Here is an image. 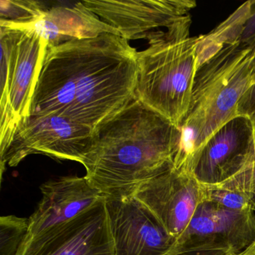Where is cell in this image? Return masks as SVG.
Segmentation results:
<instances>
[{
	"mask_svg": "<svg viewBox=\"0 0 255 255\" xmlns=\"http://www.w3.org/2000/svg\"><path fill=\"white\" fill-rule=\"evenodd\" d=\"M134 197L177 241L203 201L204 186L191 173L171 167L143 183Z\"/></svg>",
	"mask_w": 255,
	"mask_h": 255,
	"instance_id": "obj_6",
	"label": "cell"
},
{
	"mask_svg": "<svg viewBox=\"0 0 255 255\" xmlns=\"http://www.w3.org/2000/svg\"><path fill=\"white\" fill-rule=\"evenodd\" d=\"M47 48V41L36 32L23 30L10 76L8 103L1 110L0 151L8 145L19 122L30 115L34 92Z\"/></svg>",
	"mask_w": 255,
	"mask_h": 255,
	"instance_id": "obj_12",
	"label": "cell"
},
{
	"mask_svg": "<svg viewBox=\"0 0 255 255\" xmlns=\"http://www.w3.org/2000/svg\"><path fill=\"white\" fill-rule=\"evenodd\" d=\"M255 162V132H254V147H253V153H252V162L251 164ZM250 164V165H251Z\"/></svg>",
	"mask_w": 255,
	"mask_h": 255,
	"instance_id": "obj_22",
	"label": "cell"
},
{
	"mask_svg": "<svg viewBox=\"0 0 255 255\" xmlns=\"http://www.w3.org/2000/svg\"><path fill=\"white\" fill-rule=\"evenodd\" d=\"M82 2L127 41L145 38L158 28L168 29L190 15L196 7V2L191 0H84Z\"/></svg>",
	"mask_w": 255,
	"mask_h": 255,
	"instance_id": "obj_9",
	"label": "cell"
},
{
	"mask_svg": "<svg viewBox=\"0 0 255 255\" xmlns=\"http://www.w3.org/2000/svg\"><path fill=\"white\" fill-rule=\"evenodd\" d=\"M180 128L134 98L93 131L80 163L106 198L134 196L147 180L173 167L181 151Z\"/></svg>",
	"mask_w": 255,
	"mask_h": 255,
	"instance_id": "obj_2",
	"label": "cell"
},
{
	"mask_svg": "<svg viewBox=\"0 0 255 255\" xmlns=\"http://www.w3.org/2000/svg\"><path fill=\"white\" fill-rule=\"evenodd\" d=\"M106 208L115 255H165L174 247L176 240L135 197L106 198Z\"/></svg>",
	"mask_w": 255,
	"mask_h": 255,
	"instance_id": "obj_8",
	"label": "cell"
},
{
	"mask_svg": "<svg viewBox=\"0 0 255 255\" xmlns=\"http://www.w3.org/2000/svg\"><path fill=\"white\" fill-rule=\"evenodd\" d=\"M236 255H255V242L252 243L250 246H249L247 249Z\"/></svg>",
	"mask_w": 255,
	"mask_h": 255,
	"instance_id": "obj_21",
	"label": "cell"
},
{
	"mask_svg": "<svg viewBox=\"0 0 255 255\" xmlns=\"http://www.w3.org/2000/svg\"><path fill=\"white\" fill-rule=\"evenodd\" d=\"M207 239L225 243L231 255H238L255 242V211L231 210L203 201L175 244Z\"/></svg>",
	"mask_w": 255,
	"mask_h": 255,
	"instance_id": "obj_13",
	"label": "cell"
},
{
	"mask_svg": "<svg viewBox=\"0 0 255 255\" xmlns=\"http://www.w3.org/2000/svg\"><path fill=\"white\" fill-rule=\"evenodd\" d=\"M217 187L249 192L255 195V162L219 184Z\"/></svg>",
	"mask_w": 255,
	"mask_h": 255,
	"instance_id": "obj_19",
	"label": "cell"
},
{
	"mask_svg": "<svg viewBox=\"0 0 255 255\" xmlns=\"http://www.w3.org/2000/svg\"><path fill=\"white\" fill-rule=\"evenodd\" d=\"M203 201H210L231 210L255 211V195L254 194L224 189L213 185L203 184Z\"/></svg>",
	"mask_w": 255,
	"mask_h": 255,
	"instance_id": "obj_17",
	"label": "cell"
},
{
	"mask_svg": "<svg viewBox=\"0 0 255 255\" xmlns=\"http://www.w3.org/2000/svg\"><path fill=\"white\" fill-rule=\"evenodd\" d=\"M18 29L34 31L47 41L48 47L72 40L95 38L104 33L119 35L114 28L102 21L82 2L71 6L48 8L38 20Z\"/></svg>",
	"mask_w": 255,
	"mask_h": 255,
	"instance_id": "obj_14",
	"label": "cell"
},
{
	"mask_svg": "<svg viewBox=\"0 0 255 255\" xmlns=\"http://www.w3.org/2000/svg\"><path fill=\"white\" fill-rule=\"evenodd\" d=\"M187 16L163 31L147 34L148 47L137 53L135 98L177 128L187 117L198 70L200 37H191Z\"/></svg>",
	"mask_w": 255,
	"mask_h": 255,
	"instance_id": "obj_4",
	"label": "cell"
},
{
	"mask_svg": "<svg viewBox=\"0 0 255 255\" xmlns=\"http://www.w3.org/2000/svg\"><path fill=\"white\" fill-rule=\"evenodd\" d=\"M239 42L255 48V0H253L252 11L240 34Z\"/></svg>",
	"mask_w": 255,
	"mask_h": 255,
	"instance_id": "obj_20",
	"label": "cell"
},
{
	"mask_svg": "<svg viewBox=\"0 0 255 255\" xmlns=\"http://www.w3.org/2000/svg\"><path fill=\"white\" fill-rule=\"evenodd\" d=\"M252 122H253L254 125H255V115L252 118Z\"/></svg>",
	"mask_w": 255,
	"mask_h": 255,
	"instance_id": "obj_23",
	"label": "cell"
},
{
	"mask_svg": "<svg viewBox=\"0 0 255 255\" xmlns=\"http://www.w3.org/2000/svg\"><path fill=\"white\" fill-rule=\"evenodd\" d=\"M255 125L239 116L221 128L198 155L192 174L203 184L216 185L231 178L252 162Z\"/></svg>",
	"mask_w": 255,
	"mask_h": 255,
	"instance_id": "obj_10",
	"label": "cell"
},
{
	"mask_svg": "<svg viewBox=\"0 0 255 255\" xmlns=\"http://www.w3.org/2000/svg\"><path fill=\"white\" fill-rule=\"evenodd\" d=\"M17 255H115L106 198L74 220L22 245Z\"/></svg>",
	"mask_w": 255,
	"mask_h": 255,
	"instance_id": "obj_7",
	"label": "cell"
},
{
	"mask_svg": "<svg viewBox=\"0 0 255 255\" xmlns=\"http://www.w3.org/2000/svg\"><path fill=\"white\" fill-rule=\"evenodd\" d=\"M165 255H231L228 246L213 239L192 240L174 247Z\"/></svg>",
	"mask_w": 255,
	"mask_h": 255,
	"instance_id": "obj_18",
	"label": "cell"
},
{
	"mask_svg": "<svg viewBox=\"0 0 255 255\" xmlns=\"http://www.w3.org/2000/svg\"><path fill=\"white\" fill-rule=\"evenodd\" d=\"M93 130L65 116L30 114L22 119L8 145L0 151L1 174L32 154L81 162L90 147Z\"/></svg>",
	"mask_w": 255,
	"mask_h": 255,
	"instance_id": "obj_5",
	"label": "cell"
},
{
	"mask_svg": "<svg viewBox=\"0 0 255 255\" xmlns=\"http://www.w3.org/2000/svg\"><path fill=\"white\" fill-rule=\"evenodd\" d=\"M137 53L111 33L48 47L30 114L65 116L95 130L135 98Z\"/></svg>",
	"mask_w": 255,
	"mask_h": 255,
	"instance_id": "obj_1",
	"label": "cell"
},
{
	"mask_svg": "<svg viewBox=\"0 0 255 255\" xmlns=\"http://www.w3.org/2000/svg\"><path fill=\"white\" fill-rule=\"evenodd\" d=\"M255 84V48L239 41L225 44L198 68L174 168L192 174L201 149L221 128L239 117V103Z\"/></svg>",
	"mask_w": 255,
	"mask_h": 255,
	"instance_id": "obj_3",
	"label": "cell"
},
{
	"mask_svg": "<svg viewBox=\"0 0 255 255\" xmlns=\"http://www.w3.org/2000/svg\"><path fill=\"white\" fill-rule=\"evenodd\" d=\"M29 230V219L16 216L0 218V255H17Z\"/></svg>",
	"mask_w": 255,
	"mask_h": 255,
	"instance_id": "obj_16",
	"label": "cell"
},
{
	"mask_svg": "<svg viewBox=\"0 0 255 255\" xmlns=\"http://www.w3.org/2000/svg\"><path fill=\"white\" fill-rule=\"evenodd\" d=\"M40 189L42 197L29 218V230L23 244L74 220L105 198L86 177L51 179L43 183Z\"/></svg>",
	"mask_w": 255,
	"mask_h": 255,
	"instance_id": "obj_11",
	"label": "cell"
},
{
	"mask_svg": "<svg viewBox=\"0 0 255 255\" xmlns=\"http://www.w3.org/2000/svg\"><path fill=\"white\" fill-rule=\"evenodd\" d=\"M48 8L38 1L1 0L0 26L20 29L38 20Z\"/></svg>",
	"mask_w": 255,
	"mask_h": 255,
	"instance_id": "obj_15",
	"label": "cell"
}]
</instances>
